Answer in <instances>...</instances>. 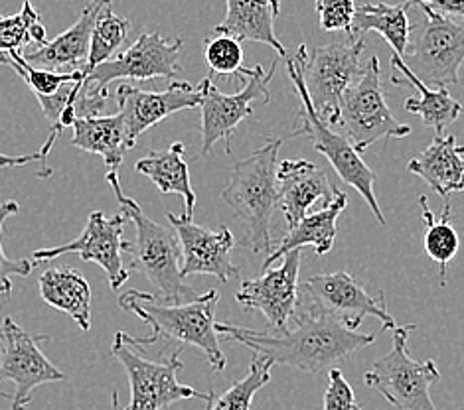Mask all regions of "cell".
Listing matches in <instances>:
<instances>
[{
  "instance_id": "35",
  "label": "cell",
  "mask_w": 464,
  "mask_h": 410,
  "mask_svg": "<svg viewBox=\"0 0 464 410\" xmlns=\"http://www.w3.org/2000/svg\"><path fill=\"white\" fill-rule=\"evenodd\" d=\"M20 212V205L13 199L0 204V298L13 296V276H28L34 271L36 262L32 259H8L3 249V231L5 224L10 215H16Z\"/></svg>"
},
{
  "instance_id": "24",
  "label": "cell",
  "mask_w": 464,
  "mask_h": 410,
  "mask_svg": "<svg viewBox=\"0 0 464 410\" xmlns=\"http://www.w3.org/2000/svg\"><path fill=\"white\" fill-rule=\"evenodd\" d=\"M348 205V195L340 192V195L333 204L324 205L320 212L304 215L298 224L291 229H286L285 237L281 239L279 247L267 254V259L263 261V271L271 269L273 262L283 259L285 254H289L295 249L313 247L316 254H326L333 251L336 241V221L340 214L344 212Z\"/></svg>"
},
{
  "instance_id": "39",
  "label": "cell",
  "mask_w": 464,
  "mask_h": 410,
  "mask_svg": "<svg viewBox=\"0 0 464 410\" xmlns=\"http://www.w3.org/2000/svg\"><path fill=\"white\" fill-rule=\"evenodd\" d=\"M460 152H462V154H464V147H460Z\"/></svg>"
},
{
  "instance_id": "26",
  "label": "cell",
  "mask_w": 464,
  "mask_h": 410,
  "mask_svg": "<svg viewBox=\"0 0 464 410\" xmlns=\"http://www.w3.org/2000/svg\"><path fill=\"white\" fill-rule=\"evenodd\" d=\"M409 5L407 0L403 5H388V3H363L356 8L352 26L346 32L352 40H363L370 32L378 34L390 43L393 53L403 55L407 53L409 40H411V22H409Z\"/></svg>"
},
{
  "instance_id": "30",
  "label": "cell",
  "mask_w": 464,
  "mask_h": 410,
  "mask_svg": "<svg viewBox=\"0 0 464 410\" xmlns=\"http://www.w3.org/2000/svg\"><path fill=\"white\" fill-rule=\"evenodd\" d=\"M130 22L123 16H117L111 6L103 8V13L99 14L93 32H92V43H90V55H87L85 63V77L99 63L111 60L117 53V50L123 46L125 40L129 38Z\"/></svg>"
},
{
  "instance_id": "13",
  "label": "cell",
  "mask_w": 464,
  "mask_h": 410,
  "mask_svg": "<svg viewBox=\"0 0 464 410\" xmlns=\"http://www.w3.org/2000/svg\"><path fill=\"white\" fill-rule=\"evenodd\" d=\"M182 46L184 42L180 38L169 40L160 32H142L125 52L99 63L87 73L85 85L97 91H109V83L117 80L150 81L162 77L174 81L180 72Z\"/></svg>"
},
{
  "instance_id": "28",
  "label": "cell",
  "mask_w": 464,
  "mask_h": 410,
  "mask_svg": "<svg viewBox=\"0 0 464 410\" xmlns=\"http://www.w3.org/2000/svg\"><path fill=\"white\" fill-rule=\"evenodd\" d=\"M72 129V144L75 148L102 157L107 166V172H119V166L125 158V152L129 150L123 117L119 113L109 117H83L77 119Z\"/></svg>"
},
{
  "instance_id": "21",
  "label": "cell",
  "mask_w": 464,
  "mask_h": 410,
  "mask_svg": "<svg viewBox=\"0 0 464 410\" xmlns=\"http://www.w3.org/2000/svg\"><path fill=\"white\" fill-rule=\"evenodd\" d=\"M464 154L457 137H435L429 147L407 164L433 190L445 205H450V195L464 190Z\"/></svg>"
},
{
  "instance_id": "12",
  "label": "cell",
  "mask_w": 464,
  "mask_h": 410,
  "mask_svg": "<svg viewBox=\"0 0 464 410\" xmlns=\"http://www.w3.org/2000/svg\"><path fill=\"white\" fill-rule=\"evenodd\" d=\"M48 339L46 334H30L10 316L0 321V383H14V393L0 396L8 398L10 410H28L32 393L40 385L65 381V373L40 349V343Z\"/></svg>"
},
{
  "instance_id": "36",
  "label": "cell",
  "mask_w": 464,
  "mask_h": 410,
  "mask_svg": "<svg viewBox=\"0 0 464 410\" xmlns=\"http://www.w3.org/2000/svg\"><path fill=\"white\" fill-rule=\"evenodd\" d=\"M324 32H348L356 14V0H314Z\"/></svg>"
},
{
  "instance_id": "33",
  "label": "cell",
  "mask_w": 464,
  "mask_h": 410,
  "mask_svg": "<svg viewBox=\"0 0 464 410\" xmlns=\"http://www.w3.org/2000/svg\"><path fill=\"white\" fill-rule=\"evenodd\" d=\"M0 65H8L10 70H14L22 77V81L28 85V90L36 97L53 95L65 83L85 80L83 70L73 72V73H56V72L34 68V65H30L24 58H22L20 52L0 53Z\"/></svg>"
},
{
  "instance_id": "29",
  "label": "cell",
  "mask_w": 464,
  "mask_h": 410,
  "mask_svg": "<svg viewBox=\"0 0 464 410\" xmlns=\"http://www.w3.org/2000/svg\"><path fill=\"white\" fill-rule=\"evenodd\" d=\"M419 207H421V219L425 225V239H423L425 253L429 254L430 261H435L439 264L440 286H445L447 267L449 262L457 257L459 247H460L459 233L450 224L452 207L445 205L440 217H435V214L430 212L425 195H419Z\"/></svg>"
},
{
  "instance_id": "31",
  "label": "cell",
  "mask_w": 464,
  "mask_h": 410,
  "mask_svg": "<svg viewBox=\"0 0 464 410\" xmlns=\"http://www.w3.org/2000/svg\"><path fill=\"white\" fill-rule=\"evenodd\" d=\"M46 42V28L40 22L38 10L28 0L18 14L0 16V53L20 52L30 43L42 46Z\"/></svg>"
},
{
  "instance_id": "27",
  "label": "cell",
  "mask_w": 464,
  "mask_h": 410,
  "mask_svg": "<svg viewBox=\"0 0 464 410\" xmlns=\"http://www.w3.org/2000/svg\"><path fill=\"white\" fill-rule=\"evenodd\" d=\"M135 170L157 186L160 194H179L184 197V215L194 219L196 194L190 184V168L184 160V144L174 142L167 150H150L135 164Z\"/></svg>"
},
{
  "instance_id": "34",
  "label": "cell",
  "mask_w": 464,
  "mask_h": 410,
  "mask_svg": "<svg viewBox=\"0 0 464 410\" xmlns=\"http://www.w3.org/2000/svg\"><path fill=\"white\" fill-rule=\"evenodd\" d=\"M204 60L209 68V77L241 75L243 68V46L241 42L227 34H216L204 40Z\"/></svg>"
},
{
  "instance_id": "23",
  "label": "cell",
  "mask_w": 464,
  "mask_h": 410,
  "mask_svg": "<svg viewBox=\"0 0 464 410\" xmlns=\"http://www.w3.org/2000/svg\"><path fill=\"white\" fill-rule=\"evenodd\" d=\"M281 13V0H227V13L216 34H227L239 42H259L286 58L281 40L275 34V20Z\"/></svg>"
},
{
  "instance_id": "17",
  "label": "cell",
  "mask_w": 464,
  "mask_h": 410,
  "mask_svg": "<svg viewBox=\"0 0 464 410\" xmlns=\"http://www.w3.org/2000/svg\"><path fill=\"white\" fill-rule=\"evenodd\" d=\"M119 115L123 117L127 148L135 147L142 132L159 125L160 120L179 113V110L196 109L202 103L198 87L186 81H170L164 91H142L132 85H119L115 91Z\"/></svg>"
},
{
  "instance_id": "5",
  "label": "cell",
  "mask_w": 464,
  "mask_h": 410,
  "mask_svg": "<svg viewBox=\"0 0 464 410\" xmlns=\"http://www.w3.org/2000/svg\"><path fill=\"white\" fill-rule=\"evenodd\" d=\"M182 348L174 349L164 361H150L129 343L127 334L117 331L111 348V356L123 365L130 385V401L125 408H119V396L113 393L115 410H169L174 403L198 398L212 401L214 393H202L190 385L179 383V371L184 367L180 359Z\"/></svg>"
},
{
  "instance_id": "38",
  "label": "cell",
  "mask_w": 464,
  "mask_h": 410,
  "mask_svg": "<svg viewBox=\"0 0 464 410\" xmlns=\"http://www.w3.org/2000/svg\"><path fill=\"white\" fill-rule=\"evenodd\" d=\"M407 3H423L439 14L464 18V0H407Z\"/></svg>"
},
{
  "instance_id": "22",
  "label": "cell",
  "mask_w": 464,
  "mask_h": 410,
  "mask_svg": "<svg viewBox=\"0 0 464 410\" xmlns=\"http://www.w3.org/2000/svg\"><path fill=\"white\" fill-rule=\"evenodd\" d=\"M392 75L390 80L397 87H413L419 91V99L411 97L405 101V110L411 115H419L423 125L435 132V137H443L447 127H450L455 120L464 113V107L452 99L447 87H437V90H429V87L419 80V77L407 68L400 55H392Z\"/></svg>"
},
{
  "instance_id": "14",
  "label": "cell",
  "mask_w": 464,
  "mask_h": 410,
  "mask_svg": "<svg viewBox=\"0 0 464 410\" xmlns=\"http://www.w3.org/2000/svg\"><path fill=\"white\" fill-rule=\"evenodd\" d=\"M127 221L129 219L123 212L113 217H107L103 212H93L87 217L85 229L80 237L52 249H38L32 253V261L40 264L58 259L62 254H80L85 262L99 264L105 271L107 281L113 291H119L129 281L130 274L123 262V253L127 247Z\"/></svg>"
},
{
  "instance_id": "16",
  "label": "cell",
  "mask_w": 464,
  "mask_h": 410,
  "mask_svg": "<svg viewBox=\"0 0 464 410\" xmlns=\"http://www.w3.org/2000/svg\"><path fill=\"white\" fill-rule=\"evenodd\" d=\"M303 254L295 249L285 254L281 267L263 271L261 276L243 281L236 300L246 310H259L273 331H281L295 318L298 302V272Z\"/></svg>"
},
{
  "instance_id": "6",
  "label": "cell",
  "mask_w": 464,
  "mask_h": 410,
  "mask_svg": "<svg viewBox=\"0 0 464 410\" xmlns=\"http://www.w3.org/2000/svg\"><path fill=\"white\" fill-rule=\"evenodd\" d=\"M285 63H286V73H289V77L293 80L298 101H301V107H298V123H296L295 137H306L311 140L314 150L324 154L326 160L333 164V168L340 176V180L352 186L353 190L366 199V204L370 205L375 221H378L382 227H385L388 221H385L382 207L378 204V197H375V192H373V184H375L373 170L362 160L360 154L353 150V147L346 137L338 135V132L330 129L326 120L318 117L311 97L306 93L303 75L298 72L295 58H286Z\"/></svg>"
},
{
  "instance_id": "32",
  "label": "cell",
  "mask_w": 464,
  "mask_h": 410,
  "mask_svg": "<svg viewBox=\"0 0 464 410\" xmlns=\"http://www.w3.org/2000/svg\"><path fill=\"white\" fill-rule=\"evenodd\" d=\"M271 367L273 363L265 358H253L247 375L236 381L218 398L212 396V401L208 403V410H251L253 396L271 381Z\"/></svg>"
},
{
  "instance_id": "19",
  "label": "cell",
  "mask_w": 464,
  "mask_h": 410,
  "mask_svg": "<svg viewBox=\"0 0 464 410\" xmlns=\"http://www.w3.org/2000/svg\"><path fill=\"white\" fill-rule=\"evenodd\" d=\"M277 187L286 229L308 215L316 202L328 205L340 195L326 172L308 160H283L277 168Z\"/></svg>"
},
{
  "instance_id": "11",
  "label": "cell",
  "mask_w": 464,
  "mask_h": 410,
  "mask_svg": "<svg viewBox=\"0 0 464 410\" xmlns=\"http://www.w3.org/2000/svg\"><path fill=\"white\" fill-rule=\"evenodd\" d=\"M275 70H277L275 62L269 72H265L259 63L243 68L241 75L246 77V85L236 95L222 93L214 85L212 77H204L198 85L202 93V157H209L219 140H224L226 150L231 152V137L243 120L253 115V105L257 101L263 105L269 103V81Z\"/></svg>"
},
{
  "instance_id": "10",
  "label": "cell",
  "mask_w": 464,
  "mask_h": 410,
  "mask_svg": "<svg viewBox=\"0 0 464 410\" xmlns=\"http://www.w3.org/2000/svg\"><path fill=\"white\" fill-rule=\"evenodd\" d=\"M413 329V324L393 329L392 349L373 361L372 369L363 375V385L380 391L397 410H437L430 386L439 383L440 373L433 359L409 358L407 338Z\"/></svg>"
},
{
  "instance_id": "9",
  "label": "cell",
  "mask_w": 464,
  "mask_h": 410,
  "mask_svg": "<svg viewBox=\"0 0 464 410\" xmlns=\"http://www.w3.org/2000/svg\"><path fill=\"white\" fill-rule=\"evenodd\" d=\"M338 127L358 154L388 138H405L411 127L400 123L385 103L378 55H372L358 81L350 85L340 101Z\"/></svg>"
},
{
  "instance_id": "3",
  "label": "cell",
  "mask_w": 464,
  "mask_h": 410,
  "mask_svg": "<svg viewBox=\"0 0 464 410\" xmlns=\"http://www.w3.org/2000/svg\"><path fill=\"white\" fill-rule=\"evenodd\" d=\"M105 180L121 204V212L135 225V241H127L125 247L130 261L129 271L145 274L149 282L157 286L162 302L186 304L196 300L198 294L184 282L182 251L176 233L152 221L135 199L125 195L119 172H107Z\"/></svg>"
},
{
  "instance_id": "15",
  "label": "cell",
  "mask_w": 464,
  "mask_h": 410,
  "mask_svg": "<svg viewBox=\"0 0 464 410\" xmlns=\"http://www.w3.org/2000/svg\"><path fill=\"white\" fill-rule=\"evenodd\" d=\"M308 304L336 318L350 329H358L366 316L378 318L383 329H395L397 324L383 300V292L370 296L366 286L356 276L344 271L314 274L304 284Z\"/></svg>"
},
{
  "instance_id": "7",
  "label": "cell",
  "mask_w": 464,
  "mask_h": 410,
  "mask_svg": "<svg viewBox=\"0 0 464 410\" xmlns=\"http://www.w3.org/2000/svg\"><path fill=\"white\" fill-rule=\"evenodd\" d=\"M409 5L419 8L421 20L415 28L411 26L403 63L425 85H457L464 63V18L439 14L423 3Z\"/></svg>"
},
{
  "instance_id": "37",
  "label": "cell",
  "mask_w": 464,
  "mask_h": 410,
  "mask_svg": "<svg viewBox=\"0 0 464 410\" xmlns=\"http://www.w3.org/2000/svg\"><path fill=\"white\" fill-rule=\"evenodd\" d=\"M324 410H362V406L356 403L353 396V389L350 383L344 379V373L338 367H333L328 371V386L324 393Z\"/></svg>"
},
{
  "instance_id": "4",
  "label": "cell",
  "mask_w": 464,
  "mask_h": 410,
  "mask_svg": "<svg viewBox=\"0 0 464 410\" xmlns=\"http://www.w3.org/2000/svg\"><path fill=\"white\" fill-rule=\"evenodd\" d=\"M281 138H269L251 157L234 164L222 199L246 225L243 245L256 254L271 253V221L279 205L277 168Z\"/></svg>"
},
{
  "instance_id": "18",
  "label": "cell",
  "mask_w": 464,
  "mask_h": 410,
  "mask_svg": "<svg viewBox=\"0 0 464 410\" xmlns=\"http://www.w3.org/2000/svg\"><path fill=\"white\" fill-rule=\"evenodd\" d=\"M167 217L180 243L184 279L192 274H209L222 284L237 279L239 269L231 262V249L236 247L234 233L227 227L209 231L186 215L167 214Z\"/></svg>"
},
{
  "instance_id": "20",
  "label": "cell",
  "mask_w": 464,
  "mask_h": 410,
  "mask_svg": "<svg viewBox=\"0 0 464 410\" xmlns=\"http://www.w3.org/2000/svg\"><path fill=\"white\" fill-rule=\"evenodd\" d=\"M107 6H111V0H90L72 28L62 32L58 38L22 55V58L34 68L56 73H73L83 70L87 55H90L93 26Z\"/></svg>"
},
{
  "instance_id": "2",
  "label": "cell",
  "mask_w": 464,
  "mask_h": 410,
  "mask_svg": "<svg viewBox=\"0 0 464 410\" xmlns=\"http://www.w3.org/2000/svg\"><path fill=\"white\" fill-rule=\"evenodd\" d=\"M218 302V291H209L186 304H167L159 296L140 291H127L119 296V306L125 312L135 314L150 326L152 334L149 338H132L127 334L129 343L137 349L154 346L160 339L179 346H192L204 353L212 369L224 371L227 359L219 348L216 331Z\"/></svg>"
},
{
  "instance_id": "8",
  "label": "cell",
  "mask_w": 464,
  "mask_h": 410,
  "mask_svg": "<svg viewBox=\"0 0 464 410\" xmlns=\"http://www.w3.org/2000/svg\"><path fill=\"white\" fill-rule=\"evenodd\" d=\"M363 40L348 38L318 46L308 55L303 43L293 55L318 117L328 125H338L342 97L363 72Z\"/></svg>"
},
{
  "instance_id": "1",
  "label": "cell",
  "mask_w": 464,
  "mask_h": 410,
  "mask_svg": "<svg viewBox=\"0 0 464 410\" xmlns=\"http://www.w3.org/2000/svg\"><path fill=\"white\" fill-rule=\"evenodd\" d=\"M293 319V328L273 331V334L229 324V321H216V331L243 343L273 365H286V367L306 373L333 369L336 363L348 359L375 341V336L350 329L308 302H298Z\"/></svg>"
},
{
  "instance_id": "25",
  "label": "cell",
  "mask_w": 464,
  "mask_h": 410,
  "mask_svg": "<svg viewBox=\"0 0 464 410\" xmlns=\"http://www.w3.org/2000/svg\"><path fill=\"white\" fill-rule=\"evenodd\" d=\"M42 300L68 314L83 331L92 328V288L82 272L72 267L48 269L40 274Z\"/></svg>"
}]
</instances>
